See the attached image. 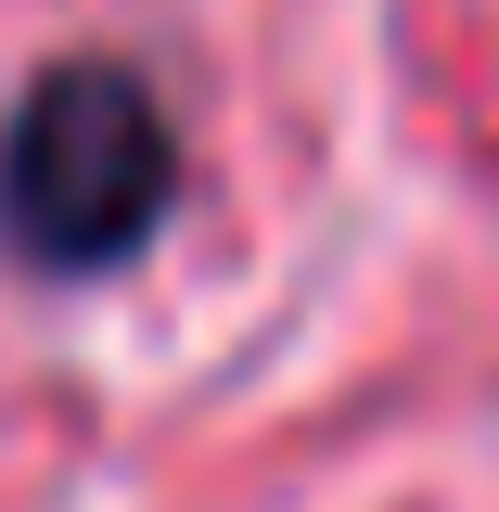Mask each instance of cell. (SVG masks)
Segmentation results:
<instances>
[{"mask_svg":"<svg viewBox=\"0 0 499 512\" xmlns=\"http://www.w3.org/2000/svg\"><path fill=\"white\" fill-rule=\"evenodd\" d=\"M180 205V128L154 77L116 52H64L0 116V256L26 282H90L167 231Z\"/></svg>","mask_w":499,"mask_h":512,"instance_id":"6da1fadb","label":"cell"}]
</instances>
